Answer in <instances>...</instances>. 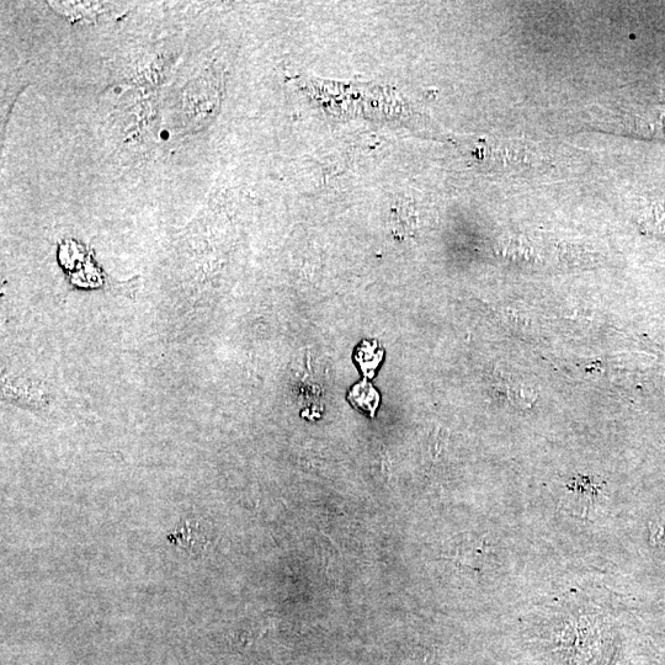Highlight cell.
Returning a JSON list of instances; mask_svg holds the SVG:
<instances>
[{
	"instance_id": "obj_2",
	"label": "cell",
	"mask_w": 665,
	"mask_h": 665,
	"mask_svg": "<svg viewBox=\"0 0 665 665\" xmlns=\"http://www.w3.org/2000/svg\"><path fill=\"white\" fill-rule=\"evenodd\" d=\"M383 351L377 347L376 343L364 342L356 349L355 361L360 366V370L366 377H372L375 374L376 367L380 365Z\"/></svg>"
},
{
	"instance_id": "obj_1",
	"label": "cell",
	"mask_w": 665,
	"mask_h": 665,
	"mask_svg": "<svg viewBox=\"0 0 665 665\" xmlns=\"http://www.w3.org/2000/svg\"><path fill=\"white\" fill-rule=\"evenodd\" d=\"M349 401L360 412L374 417L377 407L380 404V395L376 388L370 382L361 381L358 385L351 388L349 392Z\"/></svg>"
}]
</instances>
